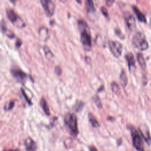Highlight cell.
I'll return each mask as SVG.
<instances>
[{"mask_svg": "<svg viewBox=\"0 0 151 151\" xmlns=\"http://www.w3.org/2000/svg\"><path fill=\"white\" fill-rule=\"evenodd\" d=\"M80 31V40L84 49L89 50L91 48V37L88 24L84 20L80 19L77 22Z\"/></svg>", "mask_w": 151, "mask_h": 151, "instance_id": "cell-1", "label": "cell"}, {"mask_svg": "<svg viewBox=\"0 0 151 151\" xmlns=\"http://www.w3.org/2000/svg\"><path fill=\"white\" fill-rule=\"evenodd\" d=\"M64 122L72 134L76 136L78 134V123L76 115L71 113H67L64 117Z\"/></svg>", "mask_w": 151, "mask_h": 151, "instance_id": "cell-2", "label": "cell"}, {"mask_svg": "<svg viewBox=\"0 0 151 151\" xmlns=\"http://www.w3.org/2000/svg\"><path fill=\"white\" fill-rule=\"evenodd\" d=\"M132 44L140 51H145L149 48V44L145 35L140 32H137L132 38Z\"/></svg>", "mask_w": 151, "mask_h": 151, "instance_id": "cell-3", "label": "cell"}, {"mask_svg": "<svg viewBox=\"0 0 151 151\" xmlns=\"http://www.w3.org/2000/svg\"><path fill=\"white\" fill-rule=\"evenodd\" d=\"M130 130L131 132L132 143L134 147L138 151H145L143 147V142L140 134L133 127H131Z\"/></svg>", "mask_w": 151, "mask_h": 151, "instance_id": "cell-4", "label": "cell"}, {"mask_svg": "<svg viewBox=\"0 0 151 151\" xmlns=\"http://www.w3.org/2000/svg\"><path fill=\"white\" fill-rule=\"evenodd\" d=\"M6 15L8 18L15 27L18 28H23L25 27L24 21L12 9L8 8L6 9Z\"/></svg>", "mask_w": 151, "mask_h": 151, "instance_id": "cell-5", "label": "cell"}, {"mask_svg": "<svg viewBox=\"0 0 151 151\" xmlns=\"http://www.w3.org/2000/svg\"><path fill=\"white\" fill-rule=\"evenodd\" d=\"M109 47L112 54L116 58H119L122 53L123 45L122 44L116 41L109 40Z\"/></svg>", "mask_w": 151, "mask_h": 151, "instance_id": "cell-6", "label": "cell"}, {"mask_svg": "<svg viewBox=\"0 0 151 151\" xmlns=\"http://www.w3.org/2000/svg\"><path fill=\"white\" fill-rule=\"evenodd\" d=\"M41 4L48 17H51L55 11V5L52 0H40Z\"/></svg>", "mask_w": 151, "mask_h": 151, "instance_id": "cell-7", "label": "cell"}, {"mask_svg": "<svg viewBox=\"0 0 151 151\" xmlns=\"http://www.w3.org/2000/svg\"><path fill=\"white\" fill-rule=\"evenodd\" d=\"M139 130L140 134V135H141L146 142L150 145L151 144V136L148 127L145 124H142L139 127Z\"/></svg>", "mask_w": 151, "mask_h": 151, "instance_id": "cell-8", "label": "cell"}, {"mask_svg": "<svg viewBox=\"0 0 151 151\" xmlns=\"http://www.w3.org/2000/svg\"><path fill=\"white\" fill-rule=\"evenodd\" d=\"M24 144L27 151H37V144L35 142L31 137H28L26 138L24 142Z\"/></svg>", "mask_w": 151, "mask_h": 151, "instance_id": "cell-9", "label": "cell"}, {"mask_svg": "<svg viewBox=\"0 0 151 151\" xmlns=\"http://www.w3.org/2000/svg\"><path fill=\"white\" fill-rule=\"evenodd\" d=\"M124 19L128 28L132 31L134 30L136 27V20L134 17L131 14H127L125 15Z\"/></svg>", "mask_w": 151, "mask_h": 151, "instance_id": "cell-10", "label": "cell"}, {"mask_svg": "<svg viewBox=\"0 0 151 151\" xmlns=\"http://www.w3.org/2000/svg\"><path fill=\"white\" fill-rule=\"evenodd\" d=\"M11 73L18 81H23L27 77V74L19 69H12Z\"/></svg>", "mask_w": 151, "mask_h": 151, "instance_id": "cell-11", "label": "cell"}, {"mask_svg": "<svg viewBox=\"0 0 151 151\" xmlns=\"http://www.w3.org/2000/svg\"><path fill=\"white\" fill-rule=\"evenodd\" d=\"M124 58H126V61L127 63L129 70H131L134 68H136L134 58L132 52H128L127 54H126V55L124 56Z\"/></svg>", "mask_w": 151, "mask_h": 151, "instance_id": "cell-12", "label": "cell"}, {"mask_svg": "<svg viewBox=\"0 0 151 151\" xmlns=\"http://www.w3.org/2000/svg\"><path fill=\"white\" fill-rule=\"evenodd\" d=\"M132 9H133L135 15H136L138 20L140 22L146 23V18L145 15L140 11V10L135 5L132 6Z\"/></svg>", "mask_w": 151, "mask_h": 151, "instance_id": "cell-13", "label": "cell"}, {"mask_svg": "<svg viewBox=\"0 0 151 151\" xmlns=\"http://www.w3.org/2000/svg\"><path fill=\"white\" fill-rule=\"evenodd\" d=\"M88 120H89L91 125L93 127H99V126H100L99 123L97 119H96V117L94 116V115L93 113H89L88 114Z\"/></svg>", "mask_w": 151, "mask_h": 151, "instance_id": "cell-14", "label": "cell"}, {"mask_svg": "<svg viewBox=\"0 0 151 151\" xmlns=\"http://www.w3.org/2000/svg\"><path fill=\"white\" fill-rule=\"evenodd\" d=\"M120 81L122 86L123 87H125L126 86L128 82V78H127L126 73L124 70H122L121 71V73L120 75Z\"/></svg>", "mask_w": 151, "mask_h": 151, "instance_id": "cell-15", "label": "cell"}, {"mask_svg": "<svg viewBox=\"0 0 151 151\" xmlns=\"http://www.w3.org/2000/svg\"><path fill=\"white\" fill-rule=\"evenodd\" d=\"M137 62L139 64V65L140 66V67L142 69H145L146 67V61L145 60V58L143 55V54L142 53H137Z\"/></svg>", "mask_w": 151, "mask_h": 151, "instance_id": "cell-16", "label": "cell"}, {"mask_svg": "<svg viewBox=\"0 0 151 151\" xmlns=\"http://www.w3.org/2000/svg\"><path fill=\"white\" fill-rule=\"evenodd\" d=\"M40 105H41L42 110H44V113L46 114V115L49 116L50 114V111L49 107H48V106L47 104V103L46 100L43 97L40 100Z\"/></svg>", "mask_w": 151, "mask_h": 151, "instance_id": "cell-17", "label": "cell"}, {"mask_svg": "<svg viewBox=\"0 0 151 151\" xmlns=\"http://www.w3.org/2000/svg\"><path fill=\"white\" fill-rule=\"evenodd\" d=\"M86 6L87 12H93L95 11V8L93 0H86Z\"/></svg>", "mask_w": 151, "mask_h": 151, "instance_id": "cell-18", "label": "cell"}, {"mask_svg": "<svg viewBox=\"0 0 151 151\" xmlns=\"http://www.w3.org/2000/svg\"><path fill=\"white\" fill-rule=\"evenodd\" d=\"M44 52H45V56L48 60L51 59L54 57L52 53L51 52V51H50V50L49 49V48L48 47L44 46Z\"/></svg>", "mask_w": 151, "mask_h": 151, "instance_id": "cell-19", "label": "cell"}, {"mask_svg": "<svg viewBox=\"0 0 151 151\" xmlns=\"http://www.w3.org/2000/svg\"><path fill=\"white\" fill-rule=\"evenodd\" d=\"M111 90L112 91L116 93V94H117L119 93L120 91V88H119V85L117 84V83L116 82H112L111 84Z\"/></svg>", "mask_w": 151, "mask_h": 151, "instance_id": "cell-20", "label": "cell"}, {"mask_svg": "<svg viewBox=\"0 0 151 151\" xmlns=\"http://www.w3.org/2000/svg\"><path fill=\"white\" fill-rule=\"evenodd\" d=\"M114 33L121 40H124L125 38V36L123 34V33L121 31V30L119 28H116L114 29Z\"/></svg>", "mask_w": 151, "mask_h": 151, "instance_id": "cell-21", "label": "cell"}, {"mask_svg": "<svg viewBox=\"0 0 151 151\" xmlns=\"http://www.w3.org/2000/svg\"><path fill=\"white\" fill-rule=\"evenodd\" d=\"M83 107V103L80 101H77L75 104L74 108L76 111H80L81 109H82Z\"/></svg>", "mask_w": 151, "mask_h": 151, "instance_id": "cell-22", "label": "cell"}, {"mask_svg": "<svg viewBox=\"0 0 151 151\" xmlns=\"http://www.w3.org/2000/svg\"><path fill=\"white\" fill-rule=\"evenodd\" d=\"M93 99H94V102H95L96 106H97L99 108L102 107V104H101V100H100V98H99L97 96H96L95 97H94Z\"/></svg>", "mask_w": 151, "mask_h": 151, "instance_id": "cell-23", "label": "cell"}, {"mask_svg": "<svg viewBox=\"0 0 151 151\" xmlns=\"http://www.w3.org/2000/svg\"><path fill=\"white\" fill-rule=\"evenodd\" d=\"M15 103L14 101H9L8 104H6L5 107H4V109L5 110H11L13 108V107L14 106Z\"/></svg>", "mask_w": 151, "mask_h": 151, "instance_id": "cell-24", "label": "cell"}, {"mask_svg": "<svg viewBox=\"0 0 151 151\" xmlns=\"http://www.w3.org/2000/svg\"><path fill=\"white\" fill-rule=\"evenodd\" d=\"M21 91H22V94H23V96H24V98H25L26 101H27L29 105H31V104H32V102H31V100L29 99V97L27 96V95L26 94V93H25V92L24 91V90H23V89H21Z\"/></svg>", "mask_w": 151, "mask_h": 151, "instance_id": "cell-25", "label": "cell"}, {"mask_svg": "<svg viewBox=\"0 0 151 151\" xmlns=\"http://www.w3.org/2000/svg\"><path fill=\"white\" fill-rule=\"evenodd\" d=\"M101 11L103 14V15L106 17V18H108L109 17V13H108V11H107V9L104 7V6H102L101 8Z\"/></svg>", "mask_w": 151, "mask_h": 151, "instance_id": "cell-26", "label": "cell"}, {"mask_svg": "<svg viewBox=\"0 0 151 151\" xmlns=\"http://www.w3.org/2000/svg\"><path fill=\"white\" fill-rule=\"evenodd\" d=\"M55 73H56V74H57V75H58V76H60V75L61 74V73H62V70H61V67H59V66H57V67H55Z\"/></svg>", "mask_w": 151, "mask_h": 151, "instance_id": "cell-27", "label": "cell"}, {"mask_svg": "<svg viewBox=\"0 0 151 151\" xmlns=\"http://www.w3.org/2000/svg\"><path fill=\"white\" fill-rule=\"evenodd\" d=\"M105 1H106V4L108 7L111 6L115 1V0H105Z\"/></svg>", "mask_w": 151, "mask_h": 151, "instance_id": "cell-28", "label": "cell"}, {"mask_svg": "<svg viewBox=\"0 0 151 151\" xmlns=\"http://www.w3.org/2000/svg\"><path fill=\"white\" fill-rule=\"evenodd\" d=\"M88 149H89V150H90V151H98L97 149L94 146H93V145L89 146Z\"/></svg>", "mask_w": 151, "mask_h": 151, "instance_id": "cell-29", "label": "cell"}, {"mask_svg": "<svg viewBox=\"0 0 151 151\" xmlns=\"http://www.w3.org/2000/svg\"><path fill=\"white\" fill-rule=\"evenodd\" d=\"M21 45V41L20 40H17V42H16V46L17 47H19Z\"/></svg>", "mask_w": 151, "mask_h": 151, "instance_id": "cell-30", "label": "cell"}, {"mask_svg": "<svg viewBox=\"0 0 151 151\" xmlns=\"http://www.w3.org/2000/svg\"><path fill=\"white\" fill-rule=\"evenodd\" d=\"M4 151H18V149H5Z\"/></svg>", "mask_w": 151, "mask_h": 151, "instance_id": "cell-31", "label": "cell"}, {"mask_svg": "<svg viewBox=\"0 0 151 151\" xmlns=\"http://www.w3.org/2000/svg\"><path fill=\"white\" fill-rule=\"evenodd\" d=\"M76 2H77V3H78V4H81V2H82V0H76Z\"/></svg>", "mask_w": 151, "mask_h": 151, "instance_id": "cell-32", "label": "cell"}, {"mask_svg": "<svg viewBox=\"0 0 151 151\" xmlns=\"http://www.w3.org/2000/svg\"><path fill=\"white\" fill-rule=\"evenodd\" d=\"M59 1H61V2H63V3H64V2H65L66 1V0H59Z\"/></svg>", "mask_w": 151, "mask_h": 151, "instance_id": "cell-33", "label": "cell"}]
</instances>
